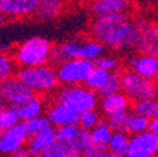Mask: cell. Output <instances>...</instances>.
<instances>
[{"mask_svg": "<svg viewBox=\"0 0 158 157\" xmlns=\"http://www.w3.org/2000/svg\"><path fill=\"white\" fill-rule=\"evenodd\" d=\"M92 34L106 48L126 50L134 47L138 30L128 15L112 14L97 16L92 24Z\"/></svg>", "mask_w": 158, "mask_h": 157, "instance_id": "1", "label": "cell"}, {"mask_svg": "<svg viewBox=\"0 0 158 157\" xmlns=\"http://www.w3.org/2000/svg\"><path fill=\"white\" fill-rule=\"evenodd\" d=\"M106 49L107 48L94 38L77 36L62 44L53 45L49 57V64L58 67L68 59H85L95 62L99 57L106 54Z\"/></svg>", "mask_w": 158, "mask_h": 157, "instance_id": "2", "label": "cell"}, {"mask_svg": "<svg viewBox=\"0 0 158 157\" xmlns=\"http://www.w3.org/2000/svg\"><path fill=\"white\" fill-rule=\"evenodd\" d=\"M53 44L48 38L31 36L11 48V57L19 68L38 67L49 63Z\"/></svg>", "mask_w": 158, "mask_h": 157, "instance_id": "3", "label": "cell"}, {"mask_svg": "<svg viewBox=\"0 0 158 157\" xmlns=\"http://www.w3.org/2000/svg\"><path fill=\"white\" fill-rule=\"evenodd\" d=\"M15 77L33 93L40 95L53 92L59 84L56 69L49 63L38 67L18 68Z\"/></svg>", "mask_w": 158, "mask_h": 157, "instance_id": "4", "label": "cell"}, {"mask_svg": "<svg viewBox=\"0 0 158 157\" xmlns=\"http://www.w3.org/2000/svg\"><path fill=\"white\" fill-rule=\"evenodd\" d=\"M54 103L63 104L73 112L81 114L97 107L98 95L94 91L83 84L64 86L54 93Z\"/></svg>", "mask_w": 158, "mask_h": 157, "instance_id": "5", "label": "cell"}, {"mask_svg": "<svg viewBox=\"0 0 158 157\" xmlns=\"http://www.w3.org/2000/svg\"><path fill=\"white\" fill-rule=\"evenodd\" d=\"M121 91L131 101L156 100L158 94L152 79L144 78L133 70L121 74Z\"/></svg>", "mask_w": 158, "mask_h": 157, "instance_id": "6", "label": "cell"}, {"mask_svg": "<svg viewBox=\"0 0 158 157\" xmlns=\"http://www.w3.org/2000/svg\"><path fill=\"white\" fill-rule=\"evenodd\" d=\"M94 62L85 59H68L55 67L58 82L63 86L84 84L94 68Z\"/></svg>", "mask_w": 158, "mask_h": 157, "instance_id": "7", "label": "cell"}, {"mask_svg": "<svg viewBox=\"0 0 158 157\" xmlns=\"http://www.w3.org/2000/svg\"><path fill=\"white\" fill-rule=\"evenodd\" d=\"M158 155V134L144 131L129 137L126 157H151Z\"/></svg>", "mask_w": 158, "mask_h": 157, "instance_id": "8", "label": "cell"}, {"mask_svg": "<svg viewBox=\"0 0 158 157\" xmlns=\"http://www.w3.org/2000/svg\"><path fill=\"white\" fill-rule=\"evenodd\" d=\"M28 140L29 136L24 122H19L18 125L2 131L0 133V153L4 156H10L16 150L27 146Z\"/></svg>", "mask_w": 158, "mask_h": 157, "instance_id": "9", "label": "cell"}, {"mask_svg": "<svg viewBox=\"0 0 158 157\" xmlns=\"http://www.w3.org/2000/svg\"><path fill=\"white\" fill-rule=\"evenodd\" d=\"M55 141L82 152L90 142V134L88 129L81 127L79 125L65 126L55 128Z\"/></svg>", "mask_w": 158, "mask_h": 157, "instance_id": "10", "label": "cell"}, {"mask_svg": "<svg viewBox=\"0 0 158 157\" xmlns=\"http://www.w3.org/2000/svg\"><path fill=\"white\" fill-rule=\"evenodd\" d=\"M0 93L4 97L5 103L11 107L20 104L22 102H24L30 95L34 94L23 82L19 81L15 75L8 78L6 81L0 83Z\"/></svg>", "mask_w": 158, "mask_h": 157, "instance_id": "11", "label": "cell"}, {"mask_svg": "<svg viewBox=\"0 0 158 157\" xmlns=\"http://www.w3.org/2000/svg\"><path fill=\"white\" fill-rule=\"evenodd\" d=\"M38 0H0V14L5 19H24L33 16Z\"/></svg>", "mask_w": 158, "mask_h": 157, "instance_id": "12", "label": "cell"}, {"mask_svg": "<svg viewBox=\"0 0 158 157\" xmlns=\"http://www.w3.org/2000/svg\"><path fill=\"white\" fill-rule=\"evenodd\" d=\"M127 66L131 70L152 81L158 75V59L152 54L131 55L127 59Z\"/></svg>", "mask_w": 158, "mask_h": 157, "instance_id": "13", "label": "cell"}, {"mask_svg": "<svg viewBox=\"0 0 158 157\" xmlns=\"http://www.w3.org/2000/svg\"><path fill=\"white\" fill-rule=\"evenodd\" d=\"M45 111H47L45 117L54 128L79 125V114L73 112L72 109H69L68 107L63 104L53 103Z\"/></svg>", "mask_w": 158, "mask_h": 157, "instance_id": "14", "label": "cell"}, {"mask_svg": "<svg viewBox=\"0 0 158 157\" xmlns=\"http://www.w3.org/2000/svg\"><path fill=\"white\" fill-rule=\"evenodd\" d=\"M131 106H132V101L122 91L102 97L99 102L101 112L107 117L128 112L131 109Z\"/></svg>", "mask_w": 158, "mask_h": 157, "instance_id": "15", "label": "cell"}, {"mask_svg": "<svg viewBox=\"0 0 158 157\" xmlns=\"http://www.w3.org/2000/svg\"><path fill=\"white\" fill-rule=\"evenodd\" d=\"M14 109L16 111L20 121L24 122V121L35 118V117L43 116V113L45 112V100L43 95L34 93L28 100H25L20 104L15 106Z\"/></svg>", "mask_w": 158, "mask_h": 157, "instance_id": "16", "label": "cell"}, {"mask_svg": "<svg viewBox=\"0 0 158 157\" xmlns=\"http://www.w3.org/2000/svg\"><path fill=\"white\" fill-rule=\"evenodd\" d=\"M134 47L141 54L156 55L158 53V25L148 24L144 29L138 32Z\"/></svg>", "mask_w": 158, "mask_h": 157, "instance_id": "17", "label": "cell"}, {"mask_svg": "<svg viewBox=\"0 0 158 157\" xmlns=\"http://www.w3.org/2000/svg\"><path fill=\"white\" fill-rule=\"evenodd\" d=\"M132 0H92L90 10L95 16L126 14L131 9Z\"/></svg>", "mask_w": 158, "mask_h": 157, "instance_id": "18", "label": "cell"}, {"mask_svg": "<svg viewBox=\"0 0 158 157\" xmlns=\"http://www.w3.org/2000/svg\"><path fill=\"white\" fill-rule=\"evenodd\" d=\"M55 142V128L50 126L49 128L40 131L29 137L27 147L33 157H39L43 151L49 148Z\"/></svg>", "mask_w": 158, "mask_h": 157, "instance_id": "19", "label": "cell"}, {"mask_svg": "<svg viewBox=\"0 0 158 157\" xmlns=\"http://www.w3.org/2000/svg\"><path fill=\"white\" fill-rule=\"evenodd\" d=\"M64 10V0H43L38 2L34 16L39 20L49 22L56 19Z\"/></svg>", "mask_w": 158, "mask_h": 157, "instance_id": "20", "label": "cell"}, {"mask_svg": "<svg viewBox=\"0 0 158 157\" xmlns=\"http://www.w3.org/2000/svg\"><path fill=\"white\" fill-rule=\"evenodd\" d=\"M110 74H112V72H108V70H104L102 68L94 67L93 70L90 72V74L88 75V78H87V81H85L84 84L89 89H92L95 93H98L106 86V83L108 82V79L110 78Z\"/></svg>", "mask_w": 158, "mask_h": 157, "instance_id": "21", "label": "cell"}, {"mask_svg": "<svg viewBox=\"0 0 158 157\" xmlns=\"http://www.w3.org/2000/svg\"><path fill=\"white\" fill-rule=\"evenodd\" d=\"M39 157H82V152L55 141L49 148L43 151Z\"/></svg>", "mask_w": 158, "mask_h": 157, "instance_id": "22", "label": "cell"}, {"mask_svg": "<svg viewBox=\"0 0 158 157\" xmlns=\"http://www.w3.org/2000/svg\"><path fill=\"white\" fill-rule=\"evenodd\" d=\"M128 143H129V136L127 134V132H113L110 136V140L107 143V148L112 153L126 157Z\"/></svg>", "mask_w": 158, "mask_h": 157, "instance_id": "23", "label": "cell"}, {"mask_svg": "<svg viewBox=\"0 0 158 157\" xmlns=\"http://www.w3.org/2000/svg\"><path fill=\"white\" fill-rule=\"evenodd\" d=\"M18 66L10 53L0 52V83L6 81L8 78L14 77L18 70Z\"/></svg>", "mask_w": 158, "mask_h": 157, "instance_id": "24", "label": "cell"}, {"mask_svg": "<svg viewBox=\"0 0 158 157\" xmlns=\"http://www.w3.org/2000/svg\"><path fill=\"white\" fill-rule=\"evenodd\" d=\"M113 131L110 129V127L108 126L107 122L101 121L94 128H92L89 131L90 134V141L94 143H99V145H106L108 143V141L110 140V136H112Z\"/></svg>", "mask_w": 158, "mask_h": 157, "instance_id": "25", "label": "cell"}, {"mask_svg": "<svg viewBox=\"0 0 158 157\" xmlns=\"http://www.w3.org/2000/svg\"><path fill=\"white\" fill-rule=\"evenodd\" d=\"M132 112L138 116H143L148 120H152L156 117V108L157 101L156 100H143V101H135L132 106Z\"/></svg>", "mask_w": 158, "mask_h": 157, "instance_id": "26", "label": "cell"}, {"mask_svg": "<svg viewBox=\"0 0 158 157\" xmlns=\"http://www.w3.org/2000/svg\"><path fill=\"white\" fill-rule=\"evenodd\" d=\"M19 122H22L19 116L16 113V111L14 109V107L5 104L4 107L0 108V131H5L15 125H18Z\"/></svg>", "mask_w": 158, "mask_h": 157, "instance_id": "27", "label": "cell"}, {"mask_svg": "<svg viewBox=\"0 0 158 157\" xmlns=\"http://www.w3.org/2000/svg\"><path fill=\"white\" fill-rule=\"evenodd\" d=\"M149 122H151V120L146 118L143 116L129 113L128 123H127V132L131 134H138V133H142L144 131H148L149 129Z\"/></svg>", "mask_w": 158, "mask_h": 157, "instance_id": "28", "label": "cell"}, {"mask_svg": "<svg viewBox=\"0 0 158 157\" xmlns=\"http://www.w3.org/2000/svg\"><path fill=\"white\" fill-rule=\"evenodd\" d=\"M24 126H25V129L28 132V136L30 137L38 132L49 128L52 125L45 116H39V117H35V118L24 121Z\"/></svg>", "mask_w": 158, "mask_h": 157, "instance_id": "29", "label": "cell"}, {"mask_svg": "<svg viewBox=\"0 0 158 157\" xmlns=\"http://www.w3.org/2000/svg\"><path fill=\"white\" fill-rule=\"evenodd\" d=\"M101 121H102L101 113L98 111H95V108L85 111V112L79 114V126L85 128V129H88V131L94 128Z\"/></svg>", "mask_w": 158, "mask_h": 157, "instance_id": "30", "label": "cell"}, {"mask_svg": "<svg viewBox=\"0 0 158 157\" xmlns=\"http://www.w3.org/2000/svg\"><path fill=\"white\" fill-rule=\"evenodd\" d=\"M129 112L114 114L112 117H108V126L113 132H127V123H128Z\"/></svg>", "mask_w": 158, "mask_h": 157, "instance_id": "31", "label": "cell"}, {"mask_svg": "<svg viewBox=\"0 0 158 157\" xmlns=\"http://www.w3.org/2000/svg\"><path fill=\"white\" fill-rule=\"evenodd\" d=\"M117 92H121V74L112 72L108 82L106 83V86L99 92H98V94L104 97V95H109V94H113Z\"/></svg>", "mask_w": 158, "mask_h": 157, "instance_id": "32", "label": "cell"}, {"mask_svg": "<svg viewBox=\"0 0 158 157\" xmlns=\"http://www.w3.org/2000/svg\"><path fill=\"white\" fill-rule=\"evenodd\" d=\"M108 152V148L106 145H99L89 142L88 146L82 151V157H104Z\"/></svg>", "mask_w": 158, "mask_h": 157, "instance_id": "33", "label": "cell"}, {"mask_svg": "<svg viewBox=\"0 0 158 157\" xmlns=\"http://www.w3.org/2000/svg\"><path fill=\"white\" fill-rule=\"evenodd\" d=\"M94 66L98 68H102L104 70H108V72H114L118 68V66H119V62H118V59L113 55L103 54L94 62Z\"/></svg>", "mask_w": 158, "mask_h": 157, "instance_id": "34", "label": "cell"}, {"mask_svg": "<svg viewBox=\"0 0 158 157\" xmlns=\"http://www.w3.org/2000/svg\"><path fill=\"white\" fill-rule=\"evenodd\" d=\"M10 157H33V156L30 155V152H29L28 147H27V146H24V147H22V148L16 150L14 153H11V155H10Z\"/></svg>", "mask_w": 158, "mask_h": 157, "instance_id": "35", "label": "cell"}, {"mask_svg": "<svg viewBox=\"0 0 158 157\" xmlns=\"http://www.w3.org/2000/svg\"><path fill=\"white\" fill-rule=\"evenodd\" d=\"M149 131L158 134V117H153L149 122Z\"/></svg>", "mask_w": 158, "mask_h": 157, "instance_id": "36", "label": "cell"}, {"mask_svg": "<svg viewBox=\"0 0 158 157\" xmlns=\"http://www.w3.org/2000/svg\"><path fill=\"white\" fill-rule=\"evenodd\" d=\"M104 157H124V156H121V155H115V153H112V152H107V155Z\"/></svg>", "mask_w": 158, "mask_h": 157, "instance_id": "37", "label": "cell"}, {"mask_svg": "<svg viewBox=\"0 0 158 157\" xmlns=\"http://www.w3.org/2000/svg\"><path fill=\"white\" fill-rule=\"evenodd\" d=\"M6 103H5V100H4V97L2 95V93H0V108L4 107Z\"/></svg>", "mask_w": 158, "mask_h": 157, "instance_id": "38", "label": "cell"}, {"mask_svg": "<svg viewBox=\"0 0 158 157\" xmlns=\"http://www.w3.org/2000/svg\"><path fill=\"white\" fill-rule=\"evenodd\" d=\"M5 23H6V19H5V18H4L2 14H0V27H3Z\"/></svg>", "mask_w": 158, "mask_h": 157, "instance_id": "39", "label": "cell"}, {"mask_svg": "<svg viewBox=\"0 0 158 157\" xmlns=\"http://www.w3.org/2000/svg\"><path fill=\"white\" fill-rule=\"evenodd\" d=\"M153 83H154V87H156V89H157V92H158V75L153 79Z\"/></svg>", "mask_w": 158, "mask_h": 157, "instance_id": "40", "label": "cell"}, {"mask_svg": "<svg viewBox=\"0 0 158 157\" xmlns=\"http://www.w3.org/2000/svg\"><path fill=\"white\" fill-rule=\"evenodd\" d=\"M156 117H158V102H157V108H156Z\"/></svg>", "mask_w": 158, "mask_h": 157, "instance_id": "41", "label": "cell"}, {"mask_svg": "<svg viewBox=\"0 0 158 157\" xmlns=\"http://www.w3.org/2000/svg\"><path fill=\"white\" fill-rule=\"evenodd\" d=\"M151 157H158V155H156V156H151Z\"/></svg>", "mask_w": 158, "mask_h": 157, "instance_id": "42", "label": "cell"}, {"mask_svg": "<svg viewBox=\"0 0 158 157\" xmlns=\"http://www.w3.org/2000/svg\"><path fill=\"white\" fill-rule=\"evenodd\" d=\"M156 57H157V59H158V53H157V54H156Z\"/></svg>", "mask_w": 158, "mask_h": 157, "instance_id": "43", "label": "cell"}, {"mask_svg": "<svg viewBox=\"0 0 158 157\" xmlns=\"http://www.w3.org/2000/svg\"><path fill=\"white\" fill-rule=\"evenodd\" d=\"M38 2H43V0H38Z\"/></svg>", "mask_w": 158, "mask_h": 157, "instance_id": "44", "label": "cell"}, {"mask_svg": "<svg viewBox=\"0 0 158 157\" xmlns=\"http://www.w3.org/2000/svg\"><path fill=\"white\" fill-rule=\"evenodd\" d=\"M0 157H2V153H0Z\"/></svg>", "mask_w": 158, "mask_h": 157, "instance_id": "45", "label": "cell"}, {"mask_svg": "<svg viewBox=\"0 0 158 157\" xmlns=\"http://www.w3.org/2000/svg\"><path fill=\"white\" fill-rule=\"evenodd\" d=\"M0 133H2V131H0Z\"/></svg>", "mask_w": 158, "mask_h": 157, "instance_id": "46", "label": "cell"}]
</instances>
